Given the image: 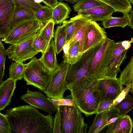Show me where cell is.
Wrapping results in <instances>:
<instances>
[{
  "label": "cell",
  "mask_w": 133,
  "mask_h": 133,
  "mask_svg": "<svg viewBox=\"0 0 133 133\" xmlns=\"http://www.w3.org/2000/svg\"><path fill=\"white\" fill-rule=\"evenodd\" d=\"M55 23L51 19L46 23L40 30V33L47 45L54 37V28Z\"/></svg>",
  "instance_id": "31"
},
{
  "label": "cell",
  "mask_w": 133,
  "mask_h": 133,
  "mask_svg": "<svg viewBox=\"0 0 133 133\" xmlns=\"http://www.w3.org/2000/svg\"><path fill=\"white\" fill-rule=\"evenodd\" d=\"M56 112L53 120V133H61L59 107L57 108V110Z\"/></svg>",
  "instance_id": "40"
},
{
  "label": "cell",
  "mask_w": 133,
  "mask_h": 133,
  "mask_svg": "<svg viewBox=\"0 0 133 133\" xmlns=\"http://www.w3.org/2000/svg\"><path fill=\"white\" fill-rule=\"evenodd\" d=\"M121 43V41H120L116 43L105 76L116 78L117 74L120 71L121 64L127 58L128 50L125 49Z\"/></svg>",
  "instance_id": "13"
},
{
  "label": "cell",
  "mask_w": 133,
  "mask_h": 133,
  "mask_svg": "<svg viewBox=\"0 0 133 133\" xmlns=\"http://www.w3.org/2000/svg\"><path fill=\"white\" fill-rule=\"evenodd\" d=\"M43 0H34V2L36 3H41L43 2Z\"/></svg>",
  "instance_id": "48"
},
{
  "label": "cell",
  "mask_w": 133,
  "mask_h": 133,
  "mask_svg": "<svg viewBox=\"0 0 133 133\" xmlns=\"http://www.w3.org/2000/svg\"><path fill=\"white\" fill-rule=\"evenodd\" d=\"M71 11L67 3L60 1L52 8V19L55 24L61 25L63 22L69 18V15Z\"/></svg>",
  "instance_id": "22"
},
{
  "label": "cell",
  "mask_w": 133,
  "mask_h": 133,
  "mask_svg": "<svg viewBox=\"0 0 133 133\" xmlns=\"http://www.w3.org/2000/svg\"><path fill=\"white\" fill-rule=\"evenodd\" d=\"M15 2L35 12L43 6L29 0H13Z\"/></svg>",
  "instance_id": "37"
},
{
  "label": "cell",
  "mask_w": 133,
  "mask_h": 133,
  "mask_svg": "<svg viewBox=\"0 0 133 133\" xmlns=\"http://www.w3.org/2000/svg\"><path fill=\"white\" fill-rule=\"evenodd\" d=\"M123 85L117 77L105 76L98 79L96 85L100 101L115 100L124 88Z\"/></svg>",
  "instance_id": "10"
},
{
  "label": "cell",
  "mask_w": 133,
  "mask_h": 133,
  "mask_svg": "<svg viewBox=\"0 0 133 133\" xmlns=\"http://www.w3.org/2000/svg\"><path fill=\"white\" fill-rule=\"evenodd\" d=\"M61 133H86L87 124L82 112L75 104L59 107Z\"/></svg>",
  "instance_id": "3"
},
{
  "label": "cell",
  "mask_w": 133,
  "mask_h": 133,
  "mask_svg": "<svg viewBox=\"0 0 133 133\" xmlns=\"http://www.w3.org/2000/svg\"><path fill=\"white\" fill-rule=\"evenodd\" d=\"M37 33L19 43L9 46L5 50V55L9 59L16 62H23L33 58L39 53L32 45L33 41Z\"/></svg>",
  "instance_id": "9"
},
{
  "label": "cell",
  "mask_w": 133,
  "mask_h": 133,
  "mask_svg": "<svg viewBox=\"0 0 133 133\" xmlns=\"http://www.w3.org/2000/svg\"><path fill=\"white\" fill-rule=\"evenodd\" d=\"M129 1L130 2V3H131L132 4L133 3V0H129Z\"/></svg>",
  "instance_id": "49"
},
{
  "label": "cell",
  "mask_w": 133,
  "mask_h": 133,
  "mask_svg": "<svg viewBox=\"0 0 133 133\" xmlns=\"http://www.w3.org/2000/svg\"><path fill=\"white\" fill-rule=\"evenodd\" d=\"M0 133H11V129L6 115L0 112Z\"/></svg>",
  "instance_id": "38"
},
{
  "label": "cell",
  "mask_w": 133,
  "mask_h": 133,
  "mask_svg": "<svg viewBox=\"0 0 133 133\" xmlns=\"http://www.w3.org/2000/svg\"><path fill=\"white\" fill-rule=\"evenodd\" d=\"M133 42V38H132L130 41L125 40L121 41V44L125 50H128L131 46V44Z\"/></svg>",
  "instance_id": "42"
},
{
  "label": "cell",
  "mask_w": 133,
  "mask_h": 133,
  "mask_svg": "<svg viewBox=\"0 0 133 133\" xmlns=\"http://www.w3.org/2000/svg\"><path fill=\"white\" fill-rule=\"evenodd\" d=\"M107 5L98 0H79L73 6V8L75 11L80 13L95 7Z\"/></svg>",
  "instance_id": "27"
},
{
  "label": "cell",
  "mask_w": 133,
  "mask_h": 133,
  "mask_svg": "<svg viewBox=\"0 0 133 133\" xmlns=\"http://www.w3.org/2000/svg\"><path fill=\"white\" fill-rule=\"evenodd\" d=\"M21 99L30 105L49 114L52 115L57 110L54 104L41 92L31 91L28 88L26 93L22 96Z\"/></svg>",
  "instance_id": "11"
},
{
  "label": "cell",
  "mask_w": 133,
  "mask_h": 133,
  "mask_svg": "<svg viewBox=\"0 0 133 133\" xmlns=\"http://www.w3.org/2000/svg\"><path fill=\"white\" fill-rule=\"evenodd\" d=\"M16 81L10 78L0 85V111L9 105L16 88Z\"/></svg>",
  "instance_id": "18"
},
{
  "label": "cell",
  "mask_w": 133,
  "mask_h": 133,
  "mask_svg": "<svg viewBox=\"0 0 133 133\" xmlns=\"http://www.w3.org/2000/svg\"><path fill=\"white\" fill-rule=\"evenodd\" d=\"M98 0L112 7L115 10V12L127 14L132 10V5L129 0Z\"/></svg>",
  "instance_id": "23"
},
{
  "label": "cell",
  "mask_w": 133,
  "mask_h": 133,
  "mask_svg": "<svg viewBox=\"0 0 133 133\" xmlns=\"http://www.w3.org/2000/svg\"><path fill=\"white\" fill-rule=\"evenodd\" d=\"M128 14H123V16L122 17H115L112 16L107 18L103 22L102 24L104 28H108L114 27L125 28L128 24Z\"/></svg>",
  "instance_id": "28"
},
{
  "label": "cell",
  "mask_w": 133,
  "mask_h": 133,
  "mask_svg": "<svg viewBox=\"0 0 133 133\" xmlns=\"http://www.w3.org/2000/svg\"><path fill=\"white\" fill-rule=\"evenodd\" d=\"M43 3L46 5L53 8L58 3L57 0H43Z\"/></svg>",
  "instance_id": "43"
},
{
  "label": "cell",
  "mask_w": 133,
  "mask_h": 133,
  "mask_svg": "<svg viewBox=\"0 0 133 133\" xmlns=\"http://www.w3.org/2000/svg\"><path fill=\"white\" fill-rule=\"evenodd\" d=\"M15 3L13 0H0V38L9 32L14 14Z\"/></svg>",
  "instance_id": "12"
},
{
  "label": "cell",
  "mask_w": 133,
  "mask_h": 133,
  "mask_svg": "<svg viewBox=\"0 0 133 133\" xmlns=\"http://www.w3.org/2000/svg\"><path fill=\"white\" fill-rule=\"evenodd\" d=\"M35 12L29 9L15 3V11L11 22L10 31L16 25L21 22L27 20L36 19Z\"/></svg>",
  "instance_id": "21"
},
{
  "label": "cell",
  "mask_w": 133,
  "mask_h": 133,
  "mask_svg": "<svg viewBox=\"0 0 133 133\" xmlns=\"http://www.w3.org/2000/svg\"><path fill=\"white\" fill-rule=\"evenodd\" d=\"M102 43L84 52L78 61L74 64L70 65L66 78L68 88L78 79L91 77L89 71L92 62Z\"/></svg>",
  "instance_id": "6"
},
{
  "label": "cell",
  "mask_w": 133,
  "mask_h": 133,
  "mask_svg": "<svg viewBox=\"0 0 133 133\" xmlns=\"http://www.w3.org/2000/svg\"><path fill=\"white\" fill-rule=\"evenodd\" d=\"M119 116L111 118L107 122V126H108L115 122L118 118Z\"/></svg>",
  "instance_id": "46"
},
{
  "label": "cell",
  "mask_w": 133,
  "mask_h": 133,
  "mask_svg": "<svg viewBox=\"0 0 133 133\" xmlns=\"http://www.w3.org/2000/svg\"><path fill=\"white\" fill-rule=\"evenodd\" d=\"M52 8L47 6H43L35 12L36 19L39 22L45 24L52 19Z\"/></svg>",
  "instance_id": "32"
},
{
  "label": "cell",
  "mask_w": 133,
  "mask_h": 133,
  "mask_svg": "<svg viewBox=\"0 0 133 133\" xmlns=\"http://www.w3.org/2000/svg\"><path fill=\"white\" fill-rule=\"evenodd\" d=\"M53 38L47 46L45 50L42 54L39 59L45 67L51 72H52L59 66L56 57Z\"/></svg>",
  "instance_id": "17"
},
{
  "label": "cell",
  "mask_w": 133,
  "mask_h": 133,
  "mask_svg": "<svg viewBox=\"0 0 133 133\" xmlns=\"http://www.w3.org/2000/svg\"></svg>",
  "instance_id": "51"
},
{
  "label": "cell",
  "mask_w": 133,
  "mask_h": 133,
  "mask_svg": "<svg viewBox=\"0 0 133 133\" xmlns=\"http://www.w3.org/2000/svg\"><path fill=\"white\" fill-rule=\"evenodd\" d=\"M26 65L23 62L12 63L9 69V78L16 81L22 79Z\"/></svg>",
  "instance_id": "29"
},
{
  "label": "cell",
  "mask_w": 133,
  "mask_h": 133,
  "mask_svg": "<svg viewBox=\"0 0 133 133\" xmlns=\"http://www.w3.org/2000/svg\"><path fill=\"white\" fill-rule=\"evenodd\" d=\"M39 30L37 33L33 41L32 45L39 52H41L43 54L45 50L47 45L41 35Z\"/></svg>",
  "instance_id": "33"
},
{
  "label": "cell",
  "mask_w": 133,
  "mask_h": 133,
  "mask_svg": "<svg viewBox=\"0 0 133 133\" xmlns=\"http://www.w3.org/2000/svg\"><path fill=\"white\" fill-rule=\"evenodd\" d=\"M90 22H88L83 26L74 37L68 42L70 46L76 42H78L80 51L83 53L86 43L88 28Z\"/></svg>",
  "instance_id": "26"
},
{
  "label": "cell",
  "mask_w": 133,
  "mask_h": 133,
  "mask_svg": "<svg viewBox=\"0 0 133 133\" xmlns=\"http://www.w3.org/2000/svg\"><path fill=\"white\" fill-rule=\"evenodd\" d=\"M54 37L56 53L58 54L63 50V47L66 43V33L63 24L57 26Z\"/></svg>",
  "instance_id": "24"
},
{
  "label": "cell",
  "mask_w": 133,
  "mask_h": 133,
  "mask_svg": "<svg viewBox=\"0 0 133 133\" xmlns=\"http://www.w3.org/2000/svg\"><path fill=\"white\" fill-rule=\"evenodd\" d=\"M115 12V10L113 8L107 5L95 7L82 11L79 13L87 15L91 21H101L103 22L112 16Z\"/></svg>",
  "instance_id": "20"
},
{
  "label": "cell",
  "mask_w": 133,
  "mask_h": 133,
  "mask_svg": "<svg viewBox=\"0 0 133 133\" xmlns=\"http://www.w3.org/2000/svg\"><path fill=\"white\" fill-rule=\"evenodd\" d=\"M30 1H31V2H34V0H29ZM35 3V2H34Z\"/></svg>",
  "instance_id": "50"
},
{
  "label": "cell",
  "mask_w": 133,
  "mask_h": 133,
  "mask_svg": "<svg viewBox=\"0 0 133 133\" xmlns=\"http://www.w3.org/2000/svg\"><path fill=\"white\" fill-rule=\"evenodd\" d=\"M113 102V101L111 100H105L100 101L96 112V114L109 109L110 106L112 104Z\"/></svg>",
  "instance_id": "41"
},
{
  "label": "cell",
  "mask_w": 133,
  "mask_h": 133,
  "mask_svg": "<svg viewBox=\"0 0 133 133\" xmlns=\"http://www.w3.org/2000/svg\"><path fill=\"white\" fill-rule=\"evenodd\" d=\"M51 74L39 59L35 57L26 64L23 78L27 85L33 86L44 91L49 84Z\"/></svg>",
  "instance_id": "4"
},
{
  "label": "cell",
  "mask_w": 133,
  "mask_h": 133,
  "mask_svg": "<svg viewBox=\"0 0 133 133\" xmlns=\"http://www.w3.org/2000/svg\"><path fill=\"white\" fill-rule=\"evenodd\" d=\"M83 53L79 51H76L70 48L68 54L64 58V63L71 65L78 61L81 58Z\"/></svg>",
  "instance_id": "34"
},
{
  "label": "cell",
  "mask_w": 133,
  "mask_h": 133,
  "mask_svg": "<svg viewBox=\"0 0 133 133\" xmlns=\"http://www.w3.org/2000/svg\"><path fill=\"white\" fill-rule=\"evenodd\" d=\"M116 43L107 38L103 41L93 59L89 71L90 76L97 79L105 76Z\"/></svg>",
  "instance_id": "5"
},
{
  "label": "cell",
  "mask_w": 133,
  "mask_h": 133,
  "mask_svg": "<svg viewBox=\"0 0 133 133\" xmlns=\"http://www.w3.org/2000/svg\"><path fill=\"white\" fill-rule=\"evenodd\" d=\"M123 85L131 86L133 90V56L125 68L121 72L118 78Z\"/></svg>",
  "instance_id": "25"
},
{
  "label": "cell",
  "mask_w": 133,
  "mask_h": 133,
  "mask_svg": "<svg viewBox=\"0 0 133 133\" xmlns=\"http://www.w3.org/2000/svg\"><path fill=\"white\" fill-rule=\"evenodd\" d=\"M133 90L130 86H127L123 89L122 92L119 94L117 97L113 101L112 103L110 106L109 109L113 107L121 101L125 97L128 93L131 92L133 94Z\"/></svg>",
  "instance_id": "39"
},
{
  "label": "cell",
  "mask_w": 133,
  "mask_h": 133,
  "mask_svg": "<svg viewBox=\"0 0 133 133\" xmlns=\"http://www.w3.org/2000/svg\"><path fill=\"white\" fill-rule=\"evenodd\" d=\"M69 65L63 61L59 67L51 72L49 84L43 91L48 98L58 99L64 97V92L68 89L66 78Z\"/></svg>",
  "instance_id": "8"
},
{
  "label": "cell",
  "mask_w": 133,
  "mask_h": 133,
  "mask_svg": "<svg viewBox=\"0 0 133 133\" xmlns=\"http://www.w3.org/2000/svg\"><path fill=\"white\" fill-rule=\"evenodd\" d=\"M91 21L87 15L81 13L69 20L63 22L66 33V43L72 39L79 30L86 23Z\"/></svg>",
  "instance_id": "16"
},
{
  "label": "cell",
  "mask_w": 133,
  "mask_h": 133,
  "mask_svg": "<svg viewBox=\"0 0 133 133\" xmlns=\"http://www.w3.org/2000/svg\"><path fill=\"white\" fill-rule=\"evenodd\" d=\"M44 25L36 19L23 21L14 26L2 40L11 45L19 43L36 34Z\"/></svg>",
  "instance_id": "7"
},
{
  "label": "cell",
  "mask_w": 133,
  "mask_h": 133,
  "mask_svg": "<svg viewBox=\"0 0 133 133\" xmlns=\"http://www.w3.org/2000/svg\"><path fill=\"white\" fill-rule=\"evenodd\" d=\"M70 46V44L69 42L66 43L63 46V51L64 55L62 57L63 58L67 55Z\"/></svg>",
  "instance_id": "45"
},
{
  "label": "cell",
  "mask_w": 133,
  "mask_h": 133,
  "mask_svg": "<svg viewBox=\"0 0 133 133\" xmlns=\"http://www.w3.org/2000/svg\"><path fill=\"white\" fill-rule=\"evenodd\" d=\"M5 112L11 133H53V117L42 114L35 107L19 106Z\"/></svg>",
  "instance_id": "1"
},
{
  "label": "cell",
  "mask_w": 133,
  "mask_h": 133,
  "mask_svg": "<svg viewBox=\"0 0 133 133\" xmlns=\"http://www.w3.org/2000/svg\"><path fill=\"white\" fill-rule=\"evenodd\" d=\"M5 49L3 44L0 38V85L3 82L6 61Z\"/></svg>",
  "instance_id": "36"
},
{
  "label": "cell",
  "mask_w": 133,
  "mask_h": 133,
  "mask_svg": "<svg viewBox=\"0 0 133 133\" xmlns=\"http://www.w3.org/2000/svg\"><path fill=\"white\" fill-rule=\"evenodd\" d=\"M60 1H65L71 4H74L76 3L79 0H58Z\"/></svg>",
  "instance_id": "47"
},
{
  "label": "cell",
  "mask_w": 133,
  "mask_h": 133,
  "mask_svg": "<svg viewBox=\"0 0 133 133\" xmlns=\"http://www.w3.org/2000/svg\"><path fill=\"white\" fill-rule=\"evenodd\" d=\"M107 38L104 30L95 21H90L88 28L86 43L83 53L100 44Z\"/></svg>",
  "instance_id": "14"
},
{
  "label": "cell",
  "mask_w": 133,
  "mask_h": 133,
  "mask_svg": "<svg viewBox=\"0 0 133 133\" xmlns=\"http://www.w3.org/2000/svg\"><path fill=\"white\" fill-rule=\"evenodd\" d=\"M114 107L118 110L119 115L124 116L133 109V98L128 94L121 101Z\"/></svg>",
  "instance_id": "30"
},
{
  "label": "cell",
  "mask_w": 133,
  "mask_h": 133,
  "mask_svg": "<svg viewBox=\"0 0 133 133\" xmlns=\"http://www.w3.org/2000/svg\"><path fill=\"white\" fill-rule=\"evenodd\" d=\"M98 79L91 77L78 79L68 87L75 104L87 116L96 114L100 102L96 87Z\"/></svg>",
  "instance_id": "2"
},
{
  "label": "cell",
  "mask_w": 133,
  "mask_h": 133,
  "mask_svg": "<svg viewBox=\"0 0 133 133\" xmlns=\"http://www.w3.org/2000/svg\"><path fill=\"white\" fill-rule=\"evenodd\" d=\"M128 14L129 23L128 26L133 29V12L132 10Z\"/></svg>",
  "instance_id": "44"
},
{
  "label": "cell",
  "mask_w": 133,
  "mask_h": 133,
  "mask_svg": "<svg viewBox=\"0 0 133 133\" xmlns=\"http://www.w3.org/2000/svg\"><path fill=\"white\" fill-rule=\"evenodd\" d=\"M107 133H131L133 122L130 116L128 115L119 116L114 122L107 126Z\"/></svg>",
  "instance_id": "19"
},
{
  "label": "cell",
  "mask_w": 133,
  "mask_h": 133,
  "mask_svg": "<svg viewBox=\"0 0 133 133\" xmlns=\"http://www.w3.org/2000/svg\"><path fill=\"white\" fill-rule=\"evenodd\" d=\"M119 111L114 106L104 111L96 114L92 124L89 128L88 133H98L107 126L111 118L118 117Z\"/></svg>",
  "instance_id": "15"
},
{
  "label": "cell",
  "mask_w": 133,
  "mask_h": 133,
  "mask_svg": "<svg viewBox=\"0 0 133 133\" xmlns=\"http://www.w3.org/2000/svg\"><path fill=\"white\" fill-rule=\"evenodd\" d=\"M48 99L57 108L60 106H74L75 105L74 102L70 95H68L62 98L54 99L49 98Z\"/></svg>",
  "instance_id": "35"
}]
</instances>
